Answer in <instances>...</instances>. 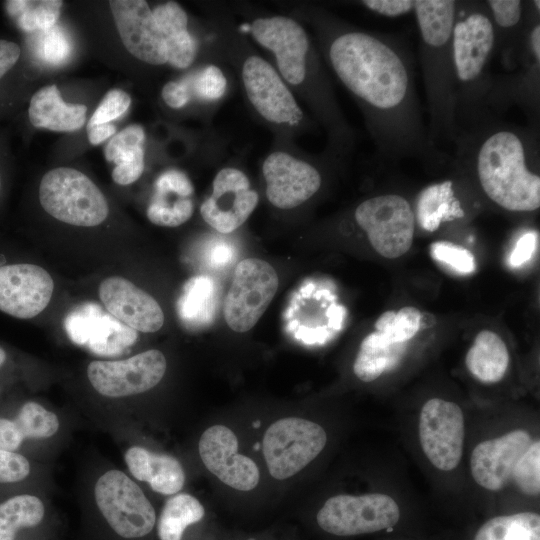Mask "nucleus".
<instances>
[{"instance_id":"obj_1","label":"nucleus","mask_w":540,"mask_h":540,"mask_svg":"<svg viewBox=\"0 0 540 540\" xmlns=\"http://www.w3.org/2000/svg\"><path fill=\"white\" fill-rule=\"evenodd\" d=\"M330 66L359 101L370 130L390 157L431 151L416 96L412 61L396 40L362 30H345L327 48Z\"/></svg>"},{"instance_id":"obj_2","label":"nucleus","mask_w":540,"mask_h":540,"mask_svg":"<svg viewBox=\"0 0 540 540\" xmlns=\"http://www.w3.org/2000/svg\"><path fill=\"white\" fill-rule=\"evenodd\" d=\"M531 148L524 132L501 125L478 134L468 152L484 194L507 211L540 207V176L530 168Z\"/></svg>"},{"instance_id":"obj_3","label":"nucleus","mask_w":540,"mask_h":540,"mask_svg":"<svg viewBox=\"0 0 540 540\" xmlns=\"http://www.w3.org/2000/svg\"><path fill=\"white\" fill-rule=\"evenodd\" d=\"M109 6L123 45L138 60L178 69L194 62L197 43L178 3L169 1L151 9L144 0H111Z\"/></svg>"},{"instance_id":"obj_4","label":"nucleus","mask_w":540,"mask_h":540,"mask_svg":"<svg viewBox=\"0 0 540 540\" xmlns=\"http://www.w3.org/2000/svg\"><path fill=\"white\" fill-rule=\"evenodd\" d=\"M457 9L452 0H416L414 8L432 124L448 134L454 132L457 104L451 55Z\"/></svg>"},{"instance_id":"obj_5","label":"nucleus","mask_w":540,"mask_h":540,"mask_svg":"<svg viewBox=\"0 0 540 540\" xmlns=\"http://www.w3.org/2000/svg\"><path fill=\"white\" fill-rule=\"evenodd\" d=\"M540 451V439L530 428L510 427L479 440L469 455V470L475 484L495 494L515 488L525 462Z\"/></svg>"},{"instance_id":"obj_6","label":"nucleus","mask_w":540,"mask_h":540,"mask_svg":"<svg viewBox=\"0 0 540 540\" xmlns=\"http://www.w3.org/2000/svg\"><path fill=\"white\" fill-rule=\"evenodd\" d=\"M39 200L49 215L74 226H97L109 214L108 202L95 183L69 167L52 169L42 177Z\"/></svg>"},{"instance_id":"obj_7","label":"nucleus","mask_w":540,"mask_h":540,"mask_svg":"<svg viewBox=\"0 0 540 540\" xmlns=\"http://www.w3.org/2000/svg\"><path fill=\"white\" fill-rule=\"evenodd\" d=\"M496 28L486 9L458 3L451 35V55L456 83L464 92L472 93L482 80L496 44Z\"/></svg>"},{"instance_id":"obj_8","label":"nucleus","mask_w":540,"mask_h":540,"mask_svg":"<svg viewBox=\"0 0 540 540\" xmlns=\"http://www.w3.org/2000/svg\"><path fill=\"white\" fill-rule=\"evenodd\" d=\"M327 433L318 423L300 417H285L266 430L262 449L270 475L288 479L310 464L323 451Z\"/></svg>"},{"instance_id":"obj_9","label":"nucleus","mask_w":540,"mask_h":540,"mask_svg":"<svg viewBox=\"0 0 540 540\" xmlns=\"http://www.w3.org/2000/svg\"><path fill=\"white\" fill-rule=\"evenodd\" d=\"M401 517L398 502L387 493L339 494L328 498L316 519L322 530L337 536L370 534L394 527Z\"/></svg>"},{"instance_id":"obj_10","label":"nucleus","mask_w":540,"mask_h":540,"mask_svg":"<svg viewBox=\"0 0 540 540\" xmlns=\"http://www.w3.org/2000/svg\"><path fill=\"white\" fill-rule=\"evenodd\" d=\"M465 415L455 402L440 397L427 400L417 420L420 449L437 471L452 472L461 464L465 446Z\"/></svg>"},{"instance_id":"obj_11","label":"nucleus","mask_w":540,"mask_h":540,"mask_svg":"<svg viewBox=\"0 0 540 540\" xmlns=\"http://www.w3.org/2000/svg\"><path fill=\"white\" fill-rule=\"evenodd\" d=\"M96 505L115 533L127 539L152 531L156 513L142 489L124 472L109 470L94 487Z\"/></svg>"},{"instance_id":"obj_12","label":"nucleus","mask_w":540,"mask_h":540,"mask_svg":"<svg viewBox=\"0 0 540 540\" xmlns=\"http://www.w3.org/2000/svg\"><path fill=\"white\" fill-rule=\"evenodd\" d=\"M354 218L375 251L388 259L405 254L415 232V215L409 201L398 194L368 198L355 209Z\"/></svg>"},{"instance_id":"obj_13","label":"nucleus","mask_w":540,"mask_h":540,"mask_svg":"<svg viewBox=\"0 0 540 540\" xmlns=\"http://www.w3.org/2000/svg\"><path fill=\"white\" fill-rule=\"evenodd\" d=\"M278 284V275L268 262L258 258L240 261L224 299L227 325L239 333L253 328L274 298Z\"/></svg>"},{"instance_id":"obj_14","label":"nucleus","mask_w":540,"mask_h":540,"mask_svg":"<svg viewBox=\"0 0 540 540\" xmlns=\"http://www.w3.org/2000/svg\"><path fill=\"white\" fill-rule=\"evenodd\" d=\"M166 367L164 354L151 349L124 360L92 361L87 367V377L102 396L121 398L155 387L164 377Z\"/></svg>"},{"instance_id":"obj_15","label":"nucleus","mask_w":540,"mask_h":540,"mask_svg":"<svg viewBox=\"0 0 540 540\" xmlns=\"http://www.w3.org/2000/svg\"><path fill=\"white\" fill-rule=\"evenodd\" d=\"M255 41L272 52L279 75L291 85H301L307 76L310 40L305 29L286 16L255 19L250 27Z\"/></svg>"},{"instance_id":"obj_16","label":"nucleus","mask_w":540,"mask_h":540,"mask_svg":"<svg viewBox=\"0 0 540 540\" xmlns=\"http://www.w3.org/2000/svg\"><path fill=\"white\" fill-rule=\"evenodd\" d=\"M241 77L248 100L257 113L275 124L296 125L303 111L277 70L252 55L242 65Z\"/></svg>"},{"instance_id":"obj_17","label":"nucleus","mask_w":540,"mask_h":540,"mask_svg":"<svg viewBox=\"0 0 540 540\" xmlns=\"http://www.w3.org/2000/svg\"><path fill=\"white\" fill-rule=\"evenodd\" d=\"M259 202L248 177L239 169H221L212 182V193L202 203L203 220L216 231L228 234L244 224Z\"/></svg>"},{"instance_id":"obj_18","label":"nucleus","mask_w":540,"mask_h":540,"mask_svg":"<svg viewBox=\"0 0 540 540\" xmlns=\"http://www.w3.org/2000/svg\"><path fill=\"white\" fill-rule=\"evenodd\" d=\"M198 450L205 467L227 486L250 491L258 485L260 472L256 463L238 453V439L227 426L207 428L199 439Z\"/></svg>"},{"instance_id":"obj_19","label":"nucleus","mask_w":540,"mask_h":540,"mask_svg":"<svg viewBox=\"0 0 540 540\" xmlns=\"http://www.w3.org/2000/svg\"><path fill=\"white\" fill-rule=\"evenodd\" d=\"M262 173L266 197L279 209H292L303 204L318 192L322 183L316 167L283 151L272 152L266 157Z\"/></svg>"},{"instance_id":"obj_20","label":"nucleus","mask_w":540,"mask_h":540,"mask_svg":"<svg viewBox=\"0 0 540 540\" xmlns=\"http://www.w3.org/2000/svg\"><path fill=\"white\" fill-rule=\"evenodd\" d=\"M54 290L50 274L28 263L0 266V311L19 319L40 314Z\"/></svg>"},{"instance_id":"obj_21","label":"nucleus","mask_w":540,"mask_h":540,"mask_svg":"<svg viewBox=\"0 0 540 540\" xmlns=\"http://www.w3.org/2000/svg\"><path fill=\"white\" fill-rule=\"evenodd\" d=\"M99 298L112 316L135 331L156 332L164 323L158 302L123 277L104 279L99 286Z\"/></svg>"},{"instance_id":"obj_22","label":"nucleus","mask_w":540,"mask_h":540,"mask_svg":"<svg viewBox=\"0 0 540 540\" xmlns=\"http://www.w3.org/2000/svg\"><path fill=\"white\" fill-rule=\"evenodd\" d=\"M65 327L74 342L103 355L119 353L137 339V331L96 304H85L71 312Z\"/></svg>"},{"instance_id":"obj_23","label":"nucleus","mask_w":540,"mask_h":540,"mask_svg":"<svg viewBox=\"0 0 540 540\" xmlns=\"http://www.w3.org/2000/svg\"><path fill=\"white\" fill-rule=\"evenodd\" d=\"M193 195L194 187L185 173L174 169L161 173L147 207L149 221L163 227L184 224L194 212Z\"/></svg>"},{"instance_id":"obj_24","label":"nucleus","mask_w":540,"mask_h":540,"mask_svg":"<svg viewBox=\"0 0 540 540\" xmlns=\"http://www.w3.org/2000/svg\"><path fill=\"white\" fill-rule=\"evenodd\" d=\"M59 426L55 413L27 401L13 415L0 414V449L20 453L26 441L52 437Z\"/></svg>"},{"instance_id":"obj_25","label":"nucleus","mask_w":540,"mask_h":540,"mask_svg":"<svg viewBox=\"0 0 540 540\" xmlns=\"http://www.w3.org/2000/svg\"><path fill=\"white\" fill-rule=\"evenodd\" d=\"M124 459L132 476L147 482L151 489L159 494L174 495L184 486V469L180 462L170 455L132 446L125 452Z\"/></svg>"},{"instance_id":"obj_26","label":"nucleus","mask_w":540,"mask_h":540,"mask_svg":"<svg viewBox=\"0 0 540 540\" xmlns=\"http://www.w3.org/2000/svg\"><path fill=\"white\" fill-rule=\"evenodd\" d=\"M87 107L65 102L56 85L42 87L30 100L28 116L37 128L57 132H72L80 129L86 120Z\"/></svg>"},{"instance_id":"obj_27","label":"nucleus","mask_w":540,"mask_h":540,"mask_svg":"<svg viewBox=\"0 0 540 540\" xmlns=\"http://www.w3.org/2000/svg\"><path fill=\"white\" fill-rule=\"evenodd\" d=\"M145 131L133 124L118 132L107 144L104 154L115 166L112 179L119 185H129L137 181L144 171Z\"/></svg>"},{"instance_id":"obj_28","label":"nucleus","mask_w":540,"mask_h":540,"mask_svg":"<svg viewBox=\"0 0 540 540\" xmlns=\"http://www.w3.org/2000/svg\"><path fill=\"white\" fill-rule=\"evenodd\" d=\"M510 354L503 339L490 330L480 331L465 356L470 375L483 384L500 382L509 367Z\"/></svg>"},{"instance_id":"obj_29","label":"nucleus","mask_w":540,"mask_h":540,"mask_svg":"<svg viewBox=\"0 0 540 540\" xmlns=\"http://www.w3.org/2000/svg\"><path fill=\"white\" fill-rule=\"evenodd\" d=\"M415 221L426 231H436L443 221L464 216L460 201L456 198L453 183L446 180L423 189L416 201Z\"/></svg>"},{"instance_id":"obj_30","label":"nucleus","mask_w":540,"mask_h":540,"mask_svg":"<svg viewBox=\"0 0 540 540\" xmlns=\"http://www.w3.org/2000/svg\"><path fill=\"white\" fill-rule=\"evenodd\" d=\"M216 300L214 280L208 276H195L183 288L177 304L178 315L189 329L205 328L214 319Z\"/></svg>"},{"instance_id":"obj_31","label":"nucleus","mask_w":540,"mask_h":540,"mask_svg":"<svg viewBox=\"0 0 540 540\" xmlns=\"http://www.w3.org/2000/svg\"><path fill=\"white\" fill-rule=\"evenodd\" d=\"M45 515L42 500L22 493L0 502V540H16L20 530L39 525Z\"/></svg>"},{"instance_id":"obj_32","label":"nucleus","mask_w":540,"mask_h":540,"mask_svg":"<svg viewBox=\"0 0 540 540\" xmlns=\"http://www.w3.org/2000/svg\"><path fill=\"white\" fill-rule=\"evenodd\" d=\"M473 540H540V515L524 511L492 517L478 528Z\"/></svg>"},{"instance_id":"obj_33","label":"nucleus","mask_w":540,"mask_h":540,"mask_svg":"<svg viewBox=\"0 0 540 540\" xmlns=\"http://www.w3.org/2000/svg\"><path fill=\"white\" fill-rule=\"evenodd\" d=\"M205 515L201 502L187 493H180L169 498L164 504L159 521L160 540H182L185 529L199 522Z\"/></svg>"},{"instance_id":"obj_34","label":"nucleus","mask_w":540,"mask_h":540,"mask_svg":"<svg viewBox=\"0 0 540 540\" xmlns=\"http://www.w3.org/2000/svg\"><path fill=\"white\" fill-rule=\"evenodd\" d=\"M421 322V312L412 306L403 307L398 312L385 311L375 322L376 331L367 336L380 347L407 344L418 333Z\"/></svg>"},{"instance_id":"obj_35","label":"nucleus","mask_w":540,"mask_h":540,"mask_svg":"<svg viewBox=\"0 0 540 540\" xmlns=\"http://www.w3.org/2000/svg\"><path fill=\"white\" fill-rule=\"evenodd\" d=\"M405 349L406 344L380 347L366 336L353 364L354 374L363 382L375 381L399 363Z\"/></svg>"},{"instance_id":"obj_36","label":"nucleus","mask_w":540,"mask_h":540,"mask_svg":"<svg viewBox=\"0 0 540 540\" xmlns=\"http://www.w3.org/2000/svg\"><path fill=\"white\" fill-rule=\"evenodd\" d=\"M63 2L59 0H12L5 7L18 27L26 32L46 31L55 26Z\"/></svg>"},{"instance_id":"obj_37","label":"nucleus","mask_w":540,"mask_h":540,"mask_svg":"<svg viewBox=\"0 0 540 540\" xmlns=\"http://www.w3.org/2000/svg\"><path fill=\"white\" fill-rule=\"evenodd\" d=\"M41 32L37 46L38 56L52 65L66 61L71 52V45L64 32L57 26Z\"/></svg>"},{"instance_id":"obj_38","label":"nucleus","mask_w":540,"mask_h":540,"mask_svg":"<svg viewBox=\"0 0 540 540\" xmlns=\"http://www.w3.org/2000/svg\"><path fill=\"white\" fill-rule=\"evenodd\" d=\"M431 256L455 271L468 274L475 269V260L472 253L466 248L451 242L439 241L431 245Z\"/></svg>"},{"instance_id":"obj_39","label":"nucleus","mask_w":540,"mask_h":540,"mask_svg":"<svg viewBox=\"0 0 540 540\" xmlns=\"http://www.w3.org/2000/svg\"><path fill=\"white\" fill-rule=\"evenodd\" d=\"M131 104L130 96L120 89H113L106 93L98 107L93 112L87 126L110 123L121 117Z\"/></svg>"},{"instance_id":"obj_40","label":"nucleus","mask_w":540,"mask_h":540,"mask_svg":"<svg viewBox=\"0 0 540 540\" xmlns=\"http://www.w3.org/2000/svg\"><path fill=\"white\" fill-rule=\"evenodd\" d=\"M227 88V80L222 70L216 65L202 69L193 80L195 94L202 100L220 99Z\"/></svg>"},{"instance_id":"obj_41","label":"nucleus","mask_w":540,"mask_h":540,"mask_svg":"<svg viewBox=\"0 0 540 540\" xmlns=\"http://www.w3.org/2000/svg\"><path fill=\"white\" fill-rule=\"evenodd\" d=\"M30 472V461L23 454L0 449V486L18 484L24 481Z\"/></svg>"},{"instance_id":"obj_42","label":"nucleus","mask_w":540,"mask_h":540,"mask_svg":"<svg viewBox=\"0 0 540 540\" xmlns=\"http://www.w3.org/2000/svg\"><path fill=\"white\" fill-rule=\"evenodd\" d=\"M486 5L495 28L509 30L522 20L523 3L519 0H489Z\"/></svg>"},{"instance_id":"obj_43","label":"nucleus","mask_w":540,"mask_h":540,"mask_svg":"<svg viewBox=\"0 0 540 540\" xmlns=\"http://www.w3.org/2000/svg\"><path fill=\"white\" fill-rule=\"evenodd\" d=\"M376 14L399 17L414 12L415 0H365L361 2Z\"/></svg>"},{"instance_id":"obj_44","label":"nucleus","mask_w":540,"mask_h":540,"mask_svg":"<svg viewBox=\"0 0 540 540\" xmlns=\"http://www.w3.org/2000/svg\"><path fill=\"white\" fill-rule=\"evenodd\" d=\"M164 102L171 108L184 107L191 97L188 81H170L164 85L161 92Z\"/></svg>"},{"instance_id":"obj_45","label":"nucleus","mask_w":540,"mask_h":540,"mask_svg":"<svg viewBox=\"0 0 540 540\" xmlns=\"http://www.w3.org/2000/svg\"><path fill=\"white\" fill-rule=\"evenodd\" d=\"M537 234L527 232L517 241L515 248L510 256V264L513 267H519L526 263L533 255L536 249Z\"/></svg>"},{"instance_id":"obj_46","label":"nucleus","mask_w":540,"mask_h":540,"mask_svg":"<svg viewBox=\"0 0 540 540\" xmlns=\"http://www.w3.org/2000/svg\"><path fill=\"white\" fill-rule=\"evenodd\" d=\"M20 57L18 44L0 40V79L16 64Z\"/></svg>"},{"instance_id":"obj_47","label":"nucleus","mask_w":540,"mask_h":540,"mask_svg":"<svg viewBox=\"0 0 540 540\" xmlns=\"http://www.w3.org/2000/svg\"><path fill=\"white\" fill-rule=\"evenodd\" d=\"M115 132L116 127L111 123L87 126L88 140L92 145H98L104 142L106 139L114 135Z\"/></svg>"},{"instance_id":"obj_48","label":"nucleus","mask_w":540,"mask_h":540,"mask_svg":"<svg viewBox=\"0 0 540 540\" xmlns=\"http://www.w3.org/2000/svg\"><path fill=\"white\" fill-rule=\"evenodd\" d=\"M529 51L534 59V62L539 65L540 62V25L535 23L529 33Z\"/></svg>"},{"instance_id":"obj_49","label":"nucleus","mask_w":540,"mask_h":540,"mask_svg":"<svg viewBox=\"0 0 540 540\" xmlns=\"http://www.w3.org/2000/svg\"><path fill=\"white\" fill-rule=\"evenodd\" d=\"M6 361H7V353L0 346V369L5 365ZM0 395H1V389H0Z\"/></svg>"},{"instance_id":"obj_50","label":"nucleus","mask_w":540,"mask_h":540,"mask_svg":"<svg viewBox=\"0 0 540 540\" xmlns=\"http://www.w3.org/2000/svg\"><path fill=\"white\" fill-rule=\"evenodd\" d=\"M0 189H1V181H0Z\"/></svg>"}]
</instances>
